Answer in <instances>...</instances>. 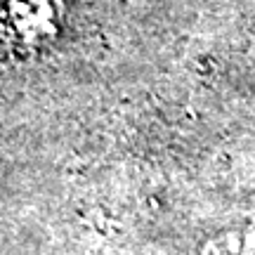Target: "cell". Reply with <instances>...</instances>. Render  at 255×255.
Wrapping results in <instances>:
<instances>
[{"label":"cell","instance_id":"cell-1","mask_svg":"<svg viewBox=\"0 0 255 255\" xmlns=\"http://www.w3.org/2000/svg\"><path fill=\"white\" fill-rule=\"evenodd\" d=\"M7 17L24 43L40 45L55 38L62 21L59 0H7Z\"/></svg>","mask_w":255,"mask_h":255}]
</instances>
